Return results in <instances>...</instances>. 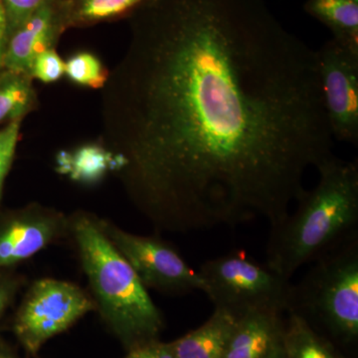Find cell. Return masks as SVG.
<instances>
[{"mask_svg": "<svg viewBox=\"0 0 358 358\" xmlns=\"http://www.w3.org/2000/svg\"><path fill=\"white\" fill-rule=\"evenodd\" d=\"M103 91V145L157 231L282 222L333 157L315 50L265 0H148Z\"/></svg>", "mask_w": 358, "mask_h": 358, "instance_id": "6da1fadb", "label": "cell"}, {"mask_svg": "<svg viewBox=\"0 0 358 358\" xmlns=\"http://www.w3.org/2000/svg\"><path fill=\"white\" fill-rule=\"evenodd\" d=\"M319 181L293 213L271 227L266 265L291 280L303 265L358 239V162L336 155L317 167Z\"/></svg>", "mask_w": 358, "mask_h": 358, "instance_id": "7a4b0ae2", "label": "cell"}, {"mask_svg": "<svg viewBox=\"0 0 358 358\" xmlns=\"http://www.w3.org/2000/svg\"><path fill=\"white\" fill-rule=\"evenodd\" d=\"M95 312L127 352L160 339L162 312L126 259L103 232L100 218L79 211L70 216Z\"/></svg>", "mask_w": 358, "mask_h": 358, "instance_id": "3957f363", "label": "cell"}, {"mask_svg": "<svg viewBox=\"0 0 358 358\" xmlns=\"http://www.w3.org/2000/svg\"><path fill=\"white\" fill-rule=\"evenodd\" d=\"M300 315L348 358L358 348V239L319 260L293 284L288 312Z\"/></svg>", "mask_w": 358, "mask_h": 358, "instance_id": "277c9868", "label": "cell"}, {"mask_svg": "<svg viewBox=\"0 0 358 358\" xmlns=\"http://www.w3.org/2000/svg\"><path fill=\"white\" fill-rule=\"evenodd\" d=\"M199 273L204 294L214 308L243 317L252 312L282 315L288 312L293 284L291 280L261 265L244 251H234L206 261Z\"/></svg>", "mask_w": 358, "mask_h": 358, "instance_id": "5b68a950", "label": "cell"}, {"mask_svg": "<svg viewBox=\"0 0 358 358\" xmlns=\"http://www.w3.org/2000/svg\"><path fill=\"white\" fill-rule=\"evenodd\" d=\"M95 312L91 294L75 282L42 278L28 287L14 313L11 331L29 357H37L50 339Z\"/></svg>", "mask_w": 358, "mask_h": 358, "instance_id": "8992f818", "label": "cell"}, {"mask_svg": "<svg viewBox=\"0 0 358 358\" xmlns=\"http://www.w3.org/2000/svg\"><path fill=\"white\" fill-rule=\"evenodd\" d=\"M103 232L131 266L147 289L169 294L205 291L199 271L186 262L173 245L155 236H143L100 218Z\"/></svg>", "mask_w": 358, "mask_h": 358, "instance_id": "52a82bcc", "label": "cell"}, {"mask_svg": "<svg viewBox=\"0 0 358 358\" xmlns=\"http://www.w3.org/2000/svg\"><path fill=\"white\" fill-rule=\"evenodd\" d=\"M317 55L320 93L334 140L358 145V51L331 38Z\"/></svg>", "mask_w": 358, "mask_h": 358, "instance_id": "ba28073f", "label": "cell"}, {"mask_svg": "<svg viewBox=\"0 0 358 358\" xmlns=\"http://www.w3.org/2000/svg\"><path fill=\"white\" fill-rule=\"evenodd\" d=\"M71 236L70 216L39 203L0 212V268H14Z\"/></svg>", "mask_w": 358, "mask_h": 358, "instance_id": "9c48e42d", "label": "cell"}, {"mask_svg": "<svg viewBox=\"0 0 358 358\" xmlns=\"http://www.w3.org/2000/svg\"><path fill=\"white\" fill-rule=\"evenodd\" d=\"M70 28L65 0H50L29 16L7 38L3 68L30 77L35 58L54 49Z\"/></svg>", "mask_w": 358, "mask_h": 358, "instance_id": "30bf717a", "label": "cell"}, {"mask_svg": "<svg viewBox=\"0 0 358 358\" xmlns=\"http://www.w3.org/2000/svg\"><path fill=\"white\" fill-rule=\"evenodd\" d=\"M242 317L214 308L203 324L171 341L176 358H223Z\"/></svg>", "mask_w": 358, "mask_h": 358, "instance_id": "8fae6325", "label": "cell"}, {"mask_svg": "<svg viewBox=\"0 0 358 358\" xmlns=\"http://www.w3.org/2000/svg\"><path fill=\"white\" fill-rule=\"evenodd\" d=\"M282 327L279 313H247L240 320L223 358H266Z\"/></svg>", "mask_w": 358, "mask_h": 358, "instance_id": "7c38bea8", "label": "cell"}, {"mask_svg": "<svg viewBox=\"0 0 358 358\" xmlns=\"http://www.w3.org/2000/svg\"><path fill=\"white\" fill-rule=\"evenodd\" d=\"M55 169L59 174L74 182L92 185L100 182L108 173H115L117 160L114 152L103 143H91L59 152Z\"/></svg>", "mask_w": 358, "mask_h": 358, "instance_id": "4fadbf2b", "label": "cell"}, {"mask_svg": "<svg viewBox=\"0 0 358 358\" xmlns=\"http://www.w3.org/2000/svg\"><path fill=\"white\" fill-rule=\"evenodd\" d=\"M288 313L282 320L285 358H348L329 339L315 331L300 315Z\"/></svg>", "mask_w": 358, "mask_h": 358, "instance_id": "5bb4252c", "label": "cell"}, {"mask_svg": "<svg viewBox=\"0 0 358 358\" xmlns=\"http://www.w3.org/2000/svg\"><path fill=\"white\" fill-rule=\"evenodd\" d=\"M305 10L326 25L334 39L358 51V0H308Z\"/></svg>", "mask_w": 358, "mask_h": 358, "instance_id": "9a60e30c", "label": "cell"}, {"mask_svg": "<svg viewBox=\"0 0 358 358\" xmlns=\"http://www.w3.org/2000/svg\"><path fill=\"white\" fill-rule=\"evenodd\" d=\"M70 27L129 18L148 0H65Z\"/></svg>", "mask_w": 358, "mask_h": 358, "instance_id": "2e32d148", "label": "cell"}, {"mask_svg": "<svg viewBox=\"0 0 358 358\" xmlns=\"http://www.w3.org/2000/svg\"><path fill=\"white\" fill-rule=\"evenodd\" d=\"M6 71L0 75V122L21 120L35 105L32 78Z\"/></svg>", "mask_w": 358, "mask_h": 358, "instance_id": "e0dca14e", "label": "cell"}, {"mask_svg": "<svg viewBox=\"0 0 358 358\" xmlns=\"http://www.w3.org/2000/svg\"><path fill=\"white\" fill-rule=\"evenodd\" d=\"M65 74L73 83L88 88H103L110 72L100 59L90 52H79L65 62Z\"/></svg>", "mask_w": 358, "mask_h": 358, "instance_id": "ac0fdd59", "label": "cell"}, {"mask_svg": "<svg viewBox=\"0 0 358 358\" xmlns=\"http://www.w3.org/2000/svg\"><path fill=\"white\" fill-rule=\"evenodd\" d=\"M21 120L9 122L0 129V201L3 193L4 182L15 155L18 140H20Z\"/></svg>", "mask_w": 358, "mask_h": 358, "instance_id": "d6986e66", "label": "cell"}, {"mask_svg": "<svg viewBox=\"0 0 358 358\" xmlns=\"http://www.w3.org/2000/svg\"><path fill=\"white\" fill-rule=\"evenodd\" d=\"M65 74V62L54 49L43 52L35 58L30 77L43 83H53Z\"/></svg>", "mask_w": 358, "mask_h": 358, "instance_id": "ffe728a7", "label": "cell"}, {"mask_svg": "<svg viewBox=\"0 0 358 358\" xmlns=\"http://www.w3.org/2000/svg\"><path fill=\"white\" fill-rule=\"evenodd\" d=\"M25 282V278L14 268H0V327Z\"/></svg>", "mask_w": 358, "mask_h": 358, "instance_id": "44dd1931", "label": "cell"}, {"mask_svg": "<svg viewBox=\"0 0 358 358\" xmlns=\"http://www.w3.org/2000/svg\"><path fill=\"white\" fill-rule=\"evenodd\" d=\"M50 0H2L7 20V38L30 15Z\"/></svg>", "mask_w": 358, "mask_h": 358, "instance_id": "7402d4cb", "label": "cell"}, {"mask_svg": "<svg viewBox=\"0 0 358 358\" xmlns=\"http://www.w3.org/2000/svg\"><path fill=\"white\" fill-rule=\"evenodd\" d=\"M148 350L152 358H176L171 343H164L160 339L150 343Z\"/></svg>", "mask_w": 358, "mask_h": 358, "instance_id": "603a6c76", "label": "cell"}, {"mask_svg": "<svg viewBox=\"0 0 358 358\" xmlns=\"http://www.w3.org/2000/svg\"><path fill=\"white\" fill-rule=\"evenodd\" d=\"M7 42V20L2 0H0V69L3 68L4 52Z\"/></svg>", "mask_w": 358, "mask_h": 358, "instance_id": "cb8c5ba5", "label": "cell"}, {"mask_svg": "<svg viewBox=\"0 0 358 358\" xmlns=\"http://www.w3.org/2000/svg\"><path fill=\"white\" fill-rule=\"evenodd\" d=\"M266 358H285L284 350L282 345V329L280 334L275 338L270 352H268Z\"/></svg>", "mask_w": 358, "mask_h": 358, "instance_id": "d4e9b609", "label": "cell"}, {"mask_svg": "<svg viewBox=\"0 0 358 358\" xmlns=\"http://www.w3.org/2000/svg\"><path fill=\"white\" fill-rule=\"evenodd\" d=\"M0 358H21L13 346L0 336Z\"/></svg>", "mask_w": 358, "mask_h": 358, "instance_id": "484cf974", "label": "cell"}, {"mask_svg": "<svg viewBox=\"0 0 358 358\" xmlns=\"http://www.w3.org/2000/svg\"><path fill=\"white\" fill-rule=\"evenodd\" d=\"M122 358H152V357L148 345L127 352L126 355Z\"/></svg>", "mask_w": 358, "mask_h": 358, "instance_id": "4316f807", "label": "cell"}]
</instances>
